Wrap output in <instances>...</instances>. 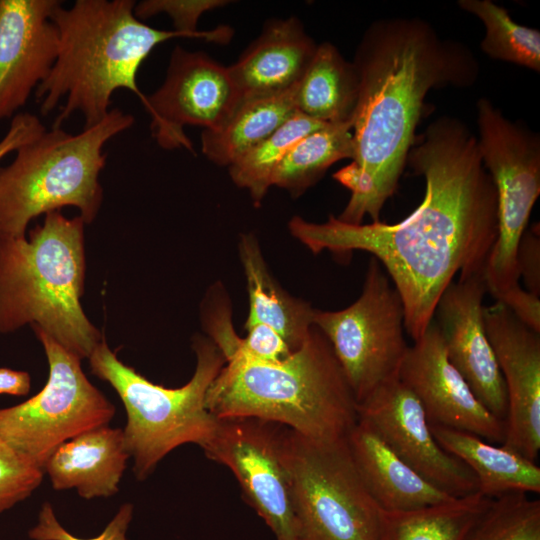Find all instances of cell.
I'll list each match as a JSON object with an SVG mask.
<instances>
[{
    "label": "cell",
    "mask_w": 540,
    "mask_h": 540,
    "mask_svg": "<svg viewBox=\"0 0 540 540\" xmlns=\"http://www.w3.org/2000/svg\"><path fill=\"white\" fill-rule=\"evenodd\" d=\"M44 471L0 438V514L29 498Z\"/></svg>",
    "instance_id": "1f68e13d"
},
{
    "label": "cell",
    "mask_w": 540,
    "mask_h": 540,
    "mask_svg": "<svg viewBox=\"0 0 540 540\" xmlns=\"http://www.w3.org/2000/svg\"><path fill=\"white\" fill-rule=\"evenodd\" d=\"M357 411L358 420L434 486L453 497L478 492L473 472L439 445L420 401L398 376L358 404Z\"/></svg>",
    "instance_id": "5bb4252c"
},
{
    "label": "cell",
    "mask_w": 540,
    "mask_h": 540,
    "mask_svg": "<svg viewBox=\"0 0 540 540\" xmlns=\"http://www.w3.org/2000/svg\"><path fill=\"white\" fill-rule=\"evenodd\" d=\"M359 93L355 66L330 42L317 45L295 92L297 112L324 124L353 123Z\"/></svg>",
    "instance_id": "cb8c5ba5"
},
{
    "label": "cell",
    "mask_w": 540,
    "mask_h": 540,
    "mask_svg": "<svg viewBox=\"0 0 540 540\" xmlns=\"http://www.w3.org/2000/svg\"><path fill=\"white\" fill-rule=\"evenodd\" d=\"M32 329L46 354L48 380L28 400L0 408V438L43 469L60 445L108 425L116 408L89 381L81 359L39 328Z\"/></svg>",
    "instance_id": "8fae6325"
},
{
    "label": "cell",
    "mask_w": 540,
    "mask_h": 540,
    "mask_svg": "<svg viewBox=\"0 0 540 540\" xmlns=\"http://www.w3.org/2000/svg\"><path fill=\"white\" fill-rule=\"evenodd\" d=\"M31 389V377L26 371L0 367V394L25 396Z\"/></svg>",
    "instance_id": "74e56055"
},
{
    "label": "cell",
    "mask_w": 540,
    "mask_h": 540,
    "mask_svg": "<svg viewBox=\"0 0 540 540\" xmlns=\"http://www.w3.org/2000/svg\"><path fill=\"white\" fill-rule=\"evenodd\" d=\"M430 427L439 445L473 472L481 494L495 498L511 492L540 493V468L535 461L466 431Z\"/></svg>",
    "instance_id": "603a6c76"
},
{
    "label": "cell",
    "mask_w": 540,
    "mask_h": 540,
    "mask_svg": "<svg viewBox=\"0 0 540 540\" xmlns=\"http://www.w3.org/2000/svg\"><path fill=\"white\" fill-rule=\"evenodd\" d=\"M282 446L299 540H380L381 509L346 438L318 441L284 427Z\"/></svg>",
    "instance_id": "ba28073f"
},
{
    "label": "cell",
    "mask_w": 540,
    "mask_h": 540,
    "mask_svg": "<svg viewBox=\"0 0 540 540\" xmlns=\"http://www.w3.org/2000/svg\"><path fill=\"white\" fill-rule=\"evenodd\" d=\"M485 270L458 275L439 298L433 321L450 363L478 400L500 421H506L507 393L486 334L483 299Z\"/></svg>",
    "instance_id": "9a60e30c"
},
{
    "label": "cell",
    "mask_w": 540,
    "mask_h": 540,
    "mask_svg": "<svg viewBox=\"0 0 540 540\" xmlns=\"http://www.w3.org/2000/svg\"><path fill=\"white\" fill-rule=\"evenodd\" d=\"M458 6L485 27L482 51L492 59L540 71V32L518 24L508 10L491 0H459Z\"/></svg>",
    "instance_id": "f1b7e54d"
},
{
    "label": "cell",
    "mask_w": 540,
    "mask_h": 540,
    "mask_svg": "<svg viewBox=\"0 0 540 540\" xmlns=\"http://www.w3.org/2000/svg\"><path fill=\"white\" fill-rule=\"evenodd\" d=\"M134 506L132 503H124L117 513L96 537L80 539L67 530L58 522L54 509L49 502L42 504L38 516V523L29 530L28 536L32 540H127L126 534L132 521Z\"/></svg>",
    "instance_id": "d6a6232c"
},
{
    "label": "cell",
    "mask_w": 540,
    "mask_h": 540,
    "mask_svg": "<svg viewBox=\"0 0 540 540\" xmlns=\"http://www.w3.org/2000/svg\"><path fill=\"white\" fill-rule=\"evenodd\" d=\"M352 63L359 78L352 125L354 156L333 178L351 193L336 217L362 224L365 216L380 221L382 208L394 195L428 92L470 87L480 69L465 44L441 38L416 17L372 22Z\"/></svg>",
    "instance_id": "7a4b0ae2"
},
{
    "label": "cell",
    "mask_w": 540,
    "mask_h": 540,
    "mask_svg": "<svg viewBox=\"0 0 540 540\" xmlns=\"http://www.w3.org/2000/svg\"><path fill=\"white\" fill-rule=\"evenodd\" d=\"M317 45L296 17L268 21L262 33L228 67L240 101L296 87Z\"/></svg>",
    "instance_id": "d6986e66"
},
{
    "label": "cell",
    "mask_w": 540,
    "mask_h": 540,
    "mask_svg": "<svg viewBox=\"0 0 540 540\" xmlns=\"http://www.w3.org/2000/svg\"><path fill=\"white\" fill-rule=\"evenodd\" d=\"M192 349L194 373L178 388L155 384L123 363L105 338L88 358L91 373L107 382L123 403L124 441L139 481L176 448L195 444L203 449L216 430L219 419L207 409L206 395L225 359L207 336L195 335Z\"/></svg>",
    "instance_id": "52a82bcc"
},
{
    "label": "cell",
    "mask_w": 540,
    "mask_h": 540,
    "mask_svg": "<svg viewBox=\"0 0 540 540\" xmlns=\"http://www.w3.org/2000/svg\"><path fill=\"white\" fill-rule=\"evenodd\" d=\"M464 540H540V500L523 492L492 498Z\"/></svg>",
    "instance_id": "f546056e"
},
{
    "label": "cell",
    "mask_w": 540,
    "mask_h": 540,
    "mask_svg": "<svg viewBox=\"0 0 540 540\" xmlns=\"http://www.w3.org/2000/svg\"><path fill=\"white\" fill-rule=\"evenodd\" d=\"M133 122L116 108L76 135L53 127L21 146L13 161L0 167V238L25 237L32 219L66 206L78 208L85 224L92 223L103 199V146Z\"/></svg>",
    "instance_id": "8992f818"
},
{
    "label": "cell",
    "mask_w": 540,
    "mask_h": 540,
    "mask_svg": "<svg viewBox=\"0 0 540 540\" xmlns=\"http://www.w3.org/2000/svg\"><path fill=\"white\" fill-rule=\"evenodd\" d=\"M476 110L478 150L497 197V237L484 276L487 293L500 302L521 287L517 251L540 194V136L488 98L478 99Z\"/></svg>",
    "instance_id": "9c48e42d"
},
{
    "label": "cell",
    "mask_w": 540,
    "mask_h": 540,
    "mask_svg": "<svg viewBox=\"0 0 540 540\" xmlns=\"http://www.w3.org/2000/svg\"><path fill=\"white\" fill-rule=\"evenodd\" d=\"M517 269L527 291L540 296V238L535 229L526 230L517 251Z\"/></svg>",
    "instance_id": "e575fe53"
},
{
    "label": "cell",
    "mask_w": 540,
    "mask_h": 540,
    "mask_svg": "<svg viewBox=\"0 0 540 540\" xmlns=\"http://www.w3.org/2000/svg\"><path fill=\"white\" fill-rule=\"evenodd\" d=\"M131 0H77L51 14L59 35L56 61L35 90L41 113L48 114L66 97L53 127L72 113L85 118L84 128L99 123L108 113L115 90L135 93L142 104L146 96L137 85V72L160 43L178 37L194 38L176 30L151 27L134 14Z\"/></svg>",
    "instance_id": "277c9868"
},
{
    "label": "cell",
    "mask_w": 540,
    "mask_h": 540,
    "mask_svg": "<svg viewBox=\"0 0 540 540\" xmlns=\"http://www.w3.org/2000/svg\"><path fill=\"white\" fill-rule=\"evenodd\" d=\"M85 222L59 210L25 237L0 238V334L30 325L79 359L104 335L81 305L85 290Z\"/></svg>",
    "instance_id": "5b68a950"
},
{
    "label": "cell",
    "mask_w": 540,
    "mask_h": 540,
    "mask_svg": "<svg viewBox=\"0 0 540 540\" xmlns=\"http://www.w3.org/2000/svg\"><path fill=\"white\" fill-rule=\"evenodd\" d=\"M296 87L280 94L240 101L220 128L203 131V154L217 165L230 166L297 112Z\"/></svg>",
    "instance_id": "d4e9b609"
},
{
    "label": "cell",
    "mask_w": 540,
    "mask_h": 540,
    "mask_svg": "<svg viewBox=\"0 0 540 540\" xmlns=\"http://www.w3.org/2000/svg\"><path fill=\"white\" fill-rule=\"evenodd\" d=\"M284 427L250 417L219 419L202 450L208 459L231 470L245 502L264 520L275 540H299L283 460Z\"/></svg>",
    "instance_id": "7c38bea8"
},
{
    "label": "cell",
    "mask_w": 540,
    "mask_h": 540,
    "mask_svg": "<svg viewBox=\"0 0 540 540\" xmlns=\"http://www.w3.org/2000/svg\"><path fill=\"white\" fill-rule=\"evenodd\" d=\"M524 324L540 333V298L519 287L502 301Z\"/></svg>",
    "instance_id": "8d00e7d4"
},
{
    "label": "cell",
    "mask_w": 540,
    "mask_h": 540,
    "mask_svg": "<svg viewBox=\"0 0 540 540\" xmlns=\"http://www.w3.org/2000/svg\"><path fill=\"white\" fill-rule=\"evenodd\" d=\"M244 328L247 334L241 337L239 349L246 355L260 361L279 362L293 353L274 328L263 323H253Z\"/></svg>",
    "instance_id": "836d02e7"
},
{
    "label": "cell",
    "mask_w": 540,
    "mask_h": 540,
    "mask_svg": "<svg viewBox=\"0 0 540 540\" xmlns=\"http://www.w3.org/2000/svg\"><path fill=\"white\" fill-rule=\"evenodd\" d=\"M483 319L507 393L502 445L536 462L540 451V333L498 301L484 306Z\"/></svg>",
    "instance_id": "2e32d148"
},
{
    "label": "cell",
    "mask_w": 540,
    "mask_h": 540,
    "mask_svg": "<svg viewBox=\"0 0 540 540\" xmlns=\"http://www.w3.org/2000/svg\"><path fill=\"white\" fill-rule=\"evenodd\" d=\"M240 339L236 335L220 349L225 364L206 395L210 413L274 422L318 441L347 438L358 422L357 402L314 324L304 344L279 362L246 355Z\"/></svg>",
    "instance_id": "3957f363"
},
{
    "label": "cell",
    "mask_w": 540,
    "mask_h": 540,
    "mask_svg": "<svg viewBox=\"0 0 540 540\" xmlns=\"http://www.w3.org/2000/svg\"><path fill=\"white\" fill-rule=\"evenodd\" d=\"M240 102L228 67L203 52L175 47L163 84L146 96L151 133L163 149L194 152L184 132L188 125L220 128Z\"/></svg>",
    "instance_id": "4fadbf2b"
},
{
    "label": "cell",
    "mask_w": 540,
    "mask_h": 540,
    "mask_svg": "<svg viewBox=\"0 0 540 540\" xmlns=\"http://www.w3.org/2000/svg\"><path fill=\"white\" fill-rule=\"evenodd\" d=\"M130 455L123 429L109 425L81 433L60 445L43 466L57 491H77L86 500L119 492Z\"/></svg>",
    "instance_id": "ffe728a7"
},
{
    "label": "cell",
    "mask_w": 540,
    "mask_h": 540,
    "mask_svg": "<svg viewBox=\"0 0 540 540\" xmlns=\"http://www.w3.org/2000/svg\"><path fill=\"white\" fill-rule=\"evenodd\" d=\"M406 164L425 179V195L400 222L348 224L329 215L315 223L294 216L288 229L314 254L360 250L377 259L401 296L405 330L415 342L456 274L485 270L497 237V197L477 138L458 118L431 122Z\"/></svg>",
    "instance_id": "6da1fadb"
},
{
    "label": "cell",
    "mask_w": 540,
    "mask_h": 540,
    "mask_svg": "<svg viewBox=\"0 0 540 540\" xmlns=\"http://www.w3.org/2000/svg\"><path fill=\"white\" fill-rule=\"evenodd\" d=\"M313 324L328 340L357 405L398 376L409 348L404 305L374 257L358 299L337 311L315 309Z\"/></svg>",
    "instance_id": "30bf717a"
},
{
    "label": "cell",
    "mask_w": 540,
    "mask_h": 540,
    "mask_svg": "<svg viewBox=\"0 0 540 540\" xmlns=\"http://www.w3.org/2000/svg\"><path fill=\"white\" fill-rule=\"evenodd\" d=\"M46 129L39 118L31 113H19L11 121L5 136L0 140V161L9 153L39 137Z\"/></svg>",
    "instance_id": "d590c367"
},
{
    "label": "cell",
    "mask_w": 540,
    "mask_h": 540,
    "mask_svg": "<svg viewBox=\"0 0 540 540\" xmlns=\"http://www.w3.org/2000/svg\"><path fill=\"white\" fill-rule=\"evenodd\" d=\"M352 122L329 124L295 143L277 166L272 186L287 190L293 197L314 185L335 162L352 159Z\"/></svg>",
    "instance_id": "4316f807"
},
{
    "label": "cell",
    "mask_w": 540,
    "mask_h": 540,
    "mask_svg": "<svg viewBox=\"0 0 540 540\" xmlns=\"http://www.w3.org/2000/svg\"><path fill=\"white\" fill-rule=\"evenodd\" d=\"M491 500L475 492L408 511L381 510L380 540H464Z\"/></svg>",
    "instance_id": "484cf974"
},
{
    "label": "cell",
    "mask_w": 540,
    "mask_h": 540,
    "mask_svg": "<svg viewBox=\"0 0 540 540\" xmlns=\"http://www.w3.org/2000/svg\"><path fill=\"white\" fill-rule=\"evenodd\" d=\"M224 0H146L135 5L134 14L138 19H146L159 13L168 14L176 31L188 33L194 38L217 43H227L232 37V29L227 26L209 31H198L200 16L209 10L221 7Z\"/></svg>",
    "instance_id": "4dcf8cb0"
},
{
    "label": "cell",
    "mask_w": 540,
    "mask_h": 540,
    "mask_svg": "<svg viewBox=\"0 0 540 540\" xmlns=\"http://www.w3.org/2000/svg\"><path fill=\"white\" fill-rule=\"evenodd\" d=\"M346 441L364 486L381 510L408 511L455 498L414 471L363 421L358 420Z\"/></svg>",
    "instance_id": "44dd1931"
},
{
    "label": "cell",
    "mask_w": 540,
    "mask_h": 540,
    "mask_svg": "<svg viewBox=\"0 0 540 540\" xmlns=\"http://www.w3.org/2000/svg\"><path fill=\"white\" fill-rule=\"evenodd\" d=\"M238 252L249 297L244 327L253 323L266 324L285 339L293 352L298 350L310 334L315 308L287 293L272 276L255 235H242Z\"/></svg>",
    "instance_id": "7402d4cb"
},
{
    "label": "cell",
    "mask_w": 540,
    "mask_h": 540,
    "mask_svg": "<svg viewBox=\"0 0 540 540\" xmlns=\"http://www.w3.org/2000/svg\"><path fill=\"white\" fill-rule=\"evenodd\" d=\"M329 124L296 112L273 134L233 162L229 168L232 181L249 191L258 205L272 186L273 174L289 149L304 136Z\"/></svg>",
    "instance_id": "83f0119b"
},
{
    "label": "cell",
    "mask_w": 540,
    "mask_h": 540,
    "mask_svg": "<svg viewBox=\"0 0 540 540\" xmlns=\"http://www.w3.org/2000/svg\"><path fill=\"white\" fill-rule=\"evenodd\" d=\"M57 0H0V120L23 107L49 75L59 35Z\"/></svg>",
    "instance_id": "ac0fdd59"
},
{
    "label": "cell",
    "mask_w": 540,
    "mask_h": 540,
    "mask_svg": "<svg viewBox=\"0 0 540 540\" xmlns=\"http://www.w3.org/2000/svg\"><path fill=\"white\" fill-rule=\"evenodd\" d=\"M398 378L418 398L430 424L466 431L490 443H503L505 423L478 400L450 363L433 320L409 346Z\"/></svg>",
    "instance_id": "e0dca14e"
}]
</instances>
